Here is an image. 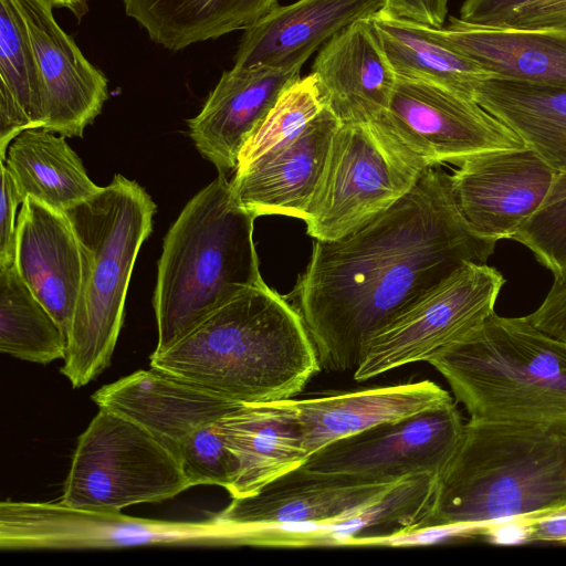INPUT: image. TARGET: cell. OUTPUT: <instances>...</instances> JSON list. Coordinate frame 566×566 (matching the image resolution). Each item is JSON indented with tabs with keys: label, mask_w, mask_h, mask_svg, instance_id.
Returning a JSON list of instances; mask_svg holds the SVG:
<instances>
[{
	"label": "cell",
	"mask_w": 566,
	"mask_h": 566,
	"mask_svg": "<svg viewBox=\"0 0 566 566\" xmlns=\"http://www.w3.org/2000/svg\"><path fill=\"white\" fill-rule=\"evenodd\" d=\"M156 203L122 175L67 216L82 252V282L61 373L74 388L87 385L111 363L123 326L133 268L153 231Z\"/></svg>",
	"instance_id": "5"
},
{
	"label": "cell",
	"mask_w": 566,
	"mask_h": 566,
	"mask_svg": "<svg viewBox=\"0 0 566 566\" xmlns=\"http://www.w3.org/2000/svg\"><path fill=\"white\" fill-rule=\"evenodd\" d=\"M67 338L19 275L14 263L0 268V350L49 364L64 359Z\"/></svg>",
	"instance_id": "30"
},
{
	"label": "cell",
	"mask_w": 566,
	"mask_h": 566,
	"mask_svg": "<svg viewBox=\"0 0 566 566\" xmlns=\"http://www.w3.org/2000/svg\"><path fill=\"white\" fill-rule=\"evenodd\" d=\"M15 269L67 338L82 282V252L65 214L27 197L17 220Z\"/></svg>",
	"instance_id": "19"
},
{
	"label": "cell",
	"mask_w": 566,
	"mask_h": 566,
	"mask_svg": "<svg viewBox=\"0 0 566 566\" xmlns=\"http://www.w3.org/2000/svg\"><path fill=\"white\" fill-rule=\"evenodd\" d=\"M176 453L129 419L99 408L78 437L61 503L91 511L160 502L192 488Z\"/></svg>",
	"instance_id": "8"
},
{
	"label": "cell",
	"mask_w": 566,
	"mask_h": 566,
	"mask_svg": "<svg viewBox=\"0 0 566 566\" xmlns=\"http://www.w3.org/2000/svg\"><path fill=\"white\" fill-rule=\"evenodd\" d=\"M4 161L23 198L32 197L60 212L97 193L82 160L64 136L30 128L9 145Z\"/></svg>",
	"instance_id": "27"
},
{
	"label": "cell",
	"mask_w": 566,
	"mask_h": 566,
	"mask_svg": "<svg viewBox=\"0 0 566 566\" xmlns=\"http://www.w3.org/2000/svg\"><path fill=\"white\" fill-rule=\"evenodd\" d=\"M279 0H122L156 44L180 51L191 44L245 30Z\"/></svg>",
	"instance_id": "26"
},
{
	"label": "cell",
	"mask_w": 566,
	"mask_h": 566,
	"mask_svg": "<svg viewBox=\"0 0 566 566\" xmlns=\"http://www.w3.org/2000/svg\"><path fill=\"white\" fill-rule=\"evenodd\" d=\"M323 104L344 123L370 122L389 107L396 75L371 19L333 35L312 65Z\"/></svg>",
	"instance_id": "16"
},
{
	"label": "cell",
	"mask_w": 566,
	"mask_h": 566,
	"mask_svg": "<svg viewBox=\"0 0 566 566\" xmlns=\"http://www.w3.org/2000/svg\"><path fill=\"white\" fill-rule=\"evenodd\" d=\"M499 524L513 531V539L566 545V505L542 513L533 518L514 520Z\"/></svg>",
	"instance_id": "35"
},
{
	"label": "cell",
	"mask_w": 566,
	"mask_h": 566,
	"mask_svg": "<svg viewBox=\"0 0 566 566\" xmlns=\"http://www.w3.org/2000/svg\"><path fill=\"white\" fill-rule=\"evenodd\" d=\"M371 20L397 77L433 82L472 98L475 85L493 76L440 41L431 27L382 11Z\"/></svg>",
	"instance_id": "29"
},
{
	"label": "cell",
	"mask_w": 566,
	"mask_h": 566,
	"mask_svg": "<svg viewBox=\"0 0 566 566\" xmlns=\"http://www.w3.org/2000/svg\"><path fill=\"white\" fill-rule=\"evenodd\" d=\"M218 428L237 465L232 499L258 493L308 457L293 399L242 403Z\"/></svg>",
	"instance_id": "22"
},
{
	"label": "cell",
	"mask_w": 566,
	"mask_h": 566,
	"mask_svg": "<svg viewBox=\"0 0 566 566\" xmlns=\"http://www.w3.org/2000/svg\"><path fill=\"white\" fill-rule=\"evenodd\" d=\"M534 0H464L459 19L481 27H500L515 10Z\"/></svg>",
	"instance_id": "39"
},
{
	"label": "cell",
	"mask_w": 566,
	"mask_h": 566,
	"mask_svg": "<svg viewBox=\"0 0 566 566\" xmlns=\"http://www.w3.org/2000/svg\"><path fill=\"white\" fill-rule=\"evenodd\" d=\"M150 367L241 403L293 399L321 369L301 313L264 281L153 353Z\"/></svg>",
	"instance_id": "2"
},
{
	"label": "cell",
	"mask_w": 566,
	"mask_h": 566,
	"mask_svg": "<svg viewBox=\"0 0 566 566\" xmlns=\"http://www.w3.org/2000/svg\"><path fill=\"white\" fill-rule=\"evenodd\" d=\"M377 119L429 166L524 147L473 98L429 81L396 76L389 107Z\"/></svg>",
	"instance_id": "12"
},
{
	"label": "cell",
	"mask_w": 566,
	"mask_h": 566,
	"mask_svg": "<svg viewBox=\"0 0 566 566\" xmlns=\"http://www.w3.org/2000/svg\"><path fill=\"white\" fill-rule=\"evenodd\" d=\"M472 98L556 174L566 170V87L492 76Z\"/></svg>",
	"instance_id": "25"
},
{
	"label": "cell",
	"mask_w": 566,
	"mask_h": 566,
	"mask_svg": "<svg viewBox=\"0 0 566 566\" xmlns=\"http://www.w3.org/2000/svg\"><path fill=\"white\" fill-rule=\"evenodd\" d=\"M38 61L45 102L44 129L82 137L108 98L107 78L83 55L45 0H15Z\"/></svg>",
	"instance_id": "14"
},
{
	"label": "cell",
	"mask_w": 566,
	"mask_h": 566,
	"mask_svg": "<svg viewBox=\"0 0 566 566\" xmlns=\"http://www.w3.org/2000/svg\"><path fill=\"white\" fill-rule=\"evenodd\" d=\"M452 400L430 380L293 399L307 454L369 428Z\"/></svg>",
	"instance_id": "24"
},
{
	"label": "cell",
	"mask_w": 566,
	"mask_h": 566,
	"mask_svg": "<svg viewBox=\"0 0 566 566\" xmlns=\"http://www.w3.org/2000/svg\"><path fill=\"white\" fill-rule=\"evenodd\" d=\"M463 427L462 417L450 400L336 440L310 454L300 468L375 483L439 475L453 455Z\"/></svg>",
	"instance_id": "11"
},
{
	"label": "cell",
	"mask_w": 566,
	"mask_h": 566,
	"mask_svg": "<svg viewBox=\"0 0 566 566\" xmlns=\"http://www.w3.org/2000/svg\"><path fill=\"white\" fill-rule=\"evenodd\" d=\"M556 172L527 147L481 154L450 175L455 207L476 235L513 239L544 202Z\"/></svg>",
	"instance_id": "13"
},
{
	"label": "cell",
	"mask_w": 566,
	"mask_h": 566,
	"mask_svg": "<svg viewBox=\"0 0 566 566\" xmlns=\"http://www.w3.org/2000/svg\"><path fill=\"white\" fill-rule=\"evenodd\" d=\"M42 78L15 0H0V155L23 130L43 128Z\"/></svg>",
	"instance_id": "28"
},
{
	"label": "cell",
	"mask_w": 566,
	"mask_h": 566,
	"mask_svg": "<svg viewBox=\"0 0 566 566\" xmlns=\"http://www.w3.org/2000/svg\"><path fill=\"white\" fill-rule=\"evenodd\" d=\"M399 482H359L298 467L251 496L232 499L214 517L234 525L325 522L375 504Z\"/></svg>",
	"instance_id": "20"
},
{
	"label": "cell",
	"mask_w": 566,
	"mask_h": 566,
	"mask_svg": "<svg viewBox=\"0 0 566 566\" xmlns=\"http://www.w3.org/2000/svg\"><path fill=\"white\" fill-rule=\"evenodd\" d=\"M91 398L98 408L143 427L172 451L193 431L242 405L154 367L104 385Z\"/></svg>",
	"instance_id": "15"
},
{
	"label": "cell",
	"mask_w": 566,
	"mask_h": 566,
	"mask_svg": "<svg viewBox=\"0 0 566 566\" xmlns=\"http://www.w3.org/2000/svg\"><path fill=\"white\" fill-rule=\"evenodd\" d=\"M505 284L486 263H467L397 315L368 340L354 379L365 381L428 359L494 314Z\"/></svg>",
	"instance_id": "10"
},
{
	"label": "cell",
	"mask_w": 566,
	"mask_h": 566,
	"mask_svg": "<svg viewBox=\"0 0 566 566\" xmlns=\"http://www.w3.org/2000/svg\"><path fill=\"white\" fill-rule=\"evenodd\" d=\"M565 505L566 426L470 418L427 514L409 534H476Z\"/></svg>",
	"instance_id": "3"
},
{
	"label": "cell",
	"mask_w": 566,
	"mask_h": 566,
	"mask_svg": "<svg viewBox=\"0 0 566 566\" xmlns=\"http://www.w3.org/2000/svg\"><path fill=\"white\" fill-rule=\"evenodd\" d=\"M218 421L193 431L176 446L174 452L193 486L218 485L228 491L234 480L237 465L224 444Z\"/></svg>",
	"instance_id": "33"
},
{
	"label": "cell",
	"mask_w": 566,
	"mask_h": 566,
	"mask_svg": "<svg viewBox=\"0 0 566 566\" xmlns=\"http://www.w3.org/2000/svg\"><path fill=\"white\" fill-rule=\"evenodd\" d=\"M385 0H297L277 4L247 28L234 67H302L333 35L360 19L382 11Z\"/></svg>",
	"instance_id": "21"
},
{
	"label": "cell",
	"mask_w": 566,
	"mask_h": 566,
	"mask_svg": "<svg viewBox=\"0 0 566 566\" xmlns=\"http://www.w3.org/2000/svg\"><path fill=\"white\" fill-rule=\"evenodd\" d=\"M255 219L235 199L226 174L184 207L157 263L154 353L168 349L211 312L263 281L253 241Z\"/></svg>",
	"instance_id": "4"
},
{
	"label": "cell",
	"mask_w": 566,
	"mask_h": 566,
	"mask_svg": "<svg viewBox=\"0 0 566 566\" xmlns=\"http://www.w3.org/2000/svg\"><path fill=\"white\" fill-rule=\"evenodd\" d=\"M496 243L469 229L450 175L431 166L358 229L315 240L286 297L303 317L321 368L355 371L374 334L464 264L486 263Z\"/></svg>",
	"instance_id": "1"
},
{
	"label": "cell",
	"mask_w": 566,
	"mask_h": 566,
	"mask_svg": "<svg viewBox=\"0 0 566 566\" xmlns=\"http://www.w3.org/2000/svg\"><path fill=\"white\" fill-rule=\"evenodd\" d=\"M513 240L553 273L554 282L566 281V170L555 175L544 202Z\"/></svg>",
	"instance_id": "32"
},
{
	"label": "cell",
	"mask_w": 566,
	"mask_h": 566,
	"mask_svg": "<svg viewBox=\"0 0 566 566\" xmlns=\"http://www.w3.org/2000/svg\"><path fill=\"white\" fill-rule=\"evenodd\" d=\"M340 124L325 106L294 139L234 171L230 184L238 202L255 218L280 214L304 220Z\"/></svg>",
	"instance_id": "18"
},
{
	"label": "cell",
	"mask_w": 566,
	"mask_h": 566,
	"mask_svg": "<svg viewBox=\"0 0 566 566\" xmlns=\"http://www.w3.org/2000/svg\"><path fill=\"white\" fill-rule=\"evenodd\" d=\"M301 67H232L224 71L201 111L188 120L189 135L219 174L234 170L239 153Z\"/></svg>",
	"instance_id": "17"
},
{
	"label": "cell",
	"mask_w": 566,
	"mask_h": 566,
	"mask_svg": "<svg viewBox=\"0 0 566 566\" xmlns=\"http://www.w3.org/2000/svg\"><path fill=\"white\" fill-rule=\"evenodd\" d=\"M380 120L344 123L307 209V234L331 241L358 229L407 195L429 168Z\"/></svg>",
	"instance_id": "7"
},
{
	"label": "cell",
	"mask_w": 566,
	"mask_h": 566,
	"mask_svg": "<svg viewBox=\"0 0 566 566\" xmlns=\"http://www.w3.org/2000/svg\"><path fill=\"white\" fill-rule=\"evenodd\" d=\"M0 268L14 263L17 210L23 202L18 186L1 160Z\"/></svg>",
	"instance_id": "34"
},
{
	"label": "cell",
	"mask_w": 566,
	"mask_h": 566,
	"mask_svg": "<svg viewBox=\"0 0 566 566\" xmlns=\"http://www.w3.org/2000/svg\"><path fill=\"white\" fill-rule=\"evenodd\" d=\"M432 32L493 76L566 87V27H481L450 17Z\"/></svg>",
	"instance_id": "23"
},
{
	"label": "cell",
	"mask_w": 566,
	"mask_h": 566,
	"mask_svg": "<svg viewBox=\"0 0 566 566\" xmlns=\"http://www.w3.org/2000/svg\"><path fill=\"white\" fill-rule=\"evenodd\" d=\"M470 418L566 426V340L492 314L428 361Z\"/></svg>",
	"instance_id": "6"
},
{
	"label": "cell",
	"mask_w": 566,
	"mask_h": 566,
	"mask_svg": "<svg viewBox=\"0 0 566 566\" xmlns=\"http://www.w3.org/2000/svg\"><path fill=\"white\" fill-rule=\"evenodd\" d=\"M53 8H65L81 19L87 12L86 0H45Z\"/></svg>",
	"instance_id": "40"
},
{
	"label": "cell",
	"mask_w": 566,
	"mask_h": 566,
	"mask_svg": "<svg viewBox=\"0 0 566 566\" xmlns=\"http://www.w3.org/2000/svg\"><path fill=\"white\" fill-rule=\"evenodd\" d=\"M325 107L312 73L287 87L243 144L234 171H241L294 139Z\"/></svg>",
	"instance_id": "31"
},
{
	"label": "cell",
	"mask_w": 566,
	"mask_h": 566,
	"mask_svg": "<svg viewBox=\"0 0 566 566\" xmlns=\"http://www.w3.org/2000/svg\"><path fill=\"white\" fill-rule=\"evenodd\" d=\"M500 27L518 29L566 27V0H534L515 10Z\"/></svg>",
	"instance_id": "36"
},
{
	"label": "cell",
	"mask_w": 566,
	"mask_h": 566,
	"mask_svg": "<svg viewBox=\"0 0 566 566\" xmlns=\"http://www.w3.org/2000/svg\"><path fill=\"white\" fill-rule=\"evenodd\" d=\"M242 546L240 525L212 517L168 522L91 511L55 502L0 503V546L22 548H113L139 545Z\"/></svg>",
	"instance_id": "9"
},
{
	"label": "cell",
	"mask_w": 566,
	"mask_h": 566,
	"mask_svg": "<svg viewBox=\"0 0 566 566\" xmlns=\"http://www.w3.org/2000/svg\"><path fill=\"white\" fill-rule=\"evenodd\" d=\"M382 12L440 29L448 14V0H385Z\"/></svg>",
	"instance_id": "38"
},
{
	"label": "cell",
	"mask_w": 566,
	"mask_h": 566,
	"mask_svg": "<svg viewBox=\"0 0 566 566\" xmlns=\"http://www.w3.org/2000/svg\"><path fill=\"white\" fill-rule=\"evenodd\" d=\"M525 317L542 332L566 340V281L554 282L541 305Z\"/></svg>",
	"instance_id": "37"
}]
</instances>
